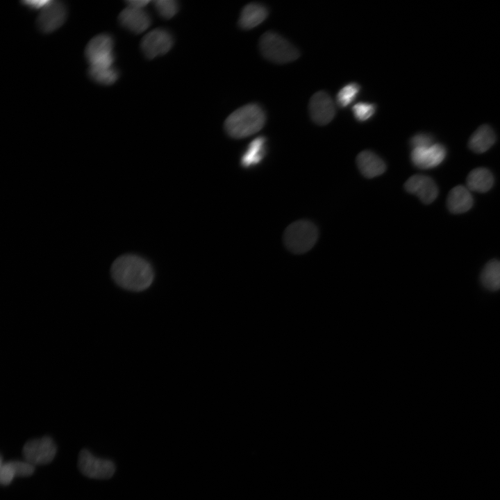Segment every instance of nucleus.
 <instances>
[{
	"mask_svg": "<svg viewBox=\"0 0 500 500\" xmlns=\"http://www.w3.org/2000/svg\"><path fill=\"white\" fill-rule=\"evenodd\" d=\"M153 6L159 15L165 19L172 18L178 10V3L174 0H156Z\"/></svg>",
	"mask_w": 500,
	"mask_h": 500,
	"instance_id": "obj_24",
	"label": "nucleus"
},
{
	"mask_svg": "<svg viewBox=\"0 0 500 500\" xmlns=\"http://www.w3.org/2000/svg\"><path fill=\"white\" fill-rule=\"evenodd\" d=\"M265 121L262 108L258 104L249 103L230 114L225 120L224 128L231 138H244L260 131Z\"/></svg>",
	"mask_w": 500,
	"mask_h": 500,
	"instance_id": "obj_2",
	"label": "nucleus"
},
{
	"mask_svg": "<svg viewBox=\"0 0 500 500\" xmlns=\"http://www.w3.org/2000/svg\"><path fill=\"white\" fill-rule=\"evenodd\" d=\"M308 110L311 119L320 126L330 123L335 115L334 102L324 91H318L311 97Z\"/></svg>",
	"mask_w": 500,
	"mask_h": 500,
	"instance_id": "obj_9",
	"label": "nucleus"
},
{
	"mask_svg": "<svg viewBox=\"0 0 500 500\" xmlns=\"http://www.w3.org/2000/svg\"><path fill=\"white\" fill-rule=\"evenodd\" d=\"M78 467L84 476L90 478L107 479L112 477L115 472L112 461L97 458L86 449L79 453Z\"/></svg>",
	"mask_w": 500,
	"mask_h": 500,
	"instance_id": "obj_7",
	"label": "nucleus"
},
{
	"mask_svg": "<svg viewBox=\"0 0 500 500\" xmlns=\"http://www.w3.org/2000/svg\"><path fill=\"white\" fill-rule=\"evenodd\" d=\"M473 206V197L469 190L463 185L453 188L447 198L448 210L453 214L468 211Z\"/></svg>",
	"mask_w": 500,
	"mask_h": 500,
	"instance_id": "obj_16",
	"label": "nucleus"
},
{
	"mask_svg": "<svg viewBox=\"0 0 500 500\" xmlns=\"http://www.w3.org/2000/svg\"><path fill=\"white\" fill-rule=\"evenodd\" d=\"M56 451V445L49 436L30 440L22 448L24 460L34 466L51 462Z\"/></svg>",
	"mask_w": 500,
	"mask_h": 500,
	"instance_id": "obj_6",
	"label": "nucleus"
},
{
	"mask_svg": "<svg viewBox=\"0 0 500 500\" xmlns=\"http://www.w3.org/2000/svg\"><path fill=\"white\" fill-rule=\"evenodd\" d=\"M112 38L106 33L92 38L86 46L85 55L90 67H110L115 61Z\"/></svg>",
	"mask_w": 500,
	"mask_h": 500,
	"instance_id": "obj_5",
	"label": "nucleus"
},
{
	"mask_svg": "<svg viewBox=\"0 0 500 500\" xmlns=\"http://www.w3.org/2000/svg\"><path fill=\"white\" fill-rule=\"evenodd\" d=\"M405 190L416 195L425 204L432 203L438 195V188L430 177L422 174L410 176L404 184Z\"/></svg>",
	"mask_w": 500,
	"mask_h": 500,
	"instance_id": "obj_12",
	"label": "nucleus"
},
{
	"mask_svg": "<svg viewBox=\"0 0 500 500\" xmlns=\"http://www.w3.org/2000/svg\"><path fill=\"white\" fill-rule=\"evenodd\" d=\"M446 155L445 147L441 144L434 143L428 147L412 149L410 159L416 167L427 169L440 165Z\"/></svg>",
	"mask_w": 500,
	"mask_h": 500,
	"instance_id": "obj_11",
	"label": "nucleus"
},
{
	"mask_svg": "<svg viewBox=\"0 0 500 500\" xmlns=\"http://www.w3.org/2000/svg\"><path fill=\"white\" fill-rule=\"evenodd\" d=\"M51 1L47 0H34V1H24L22 2L24 6L35 10H42L46 6L49 4Z\"/></svg>",
	"mask_w": 500,
	"mask_h": 500,
	"instance_id": "obj_27",
	"label": "nucleus"
},
{
	"mask_svg": "<svg viewBox=\"0 0 500 500\" xmlns=\"http://www.w3.org/2000/svg\"><path fill=\"white\" fill-rule=\"evenodd\" d=\"M111 276L115 283L123 289L140 292L151 285L154 273L150 263L142 257L124 254L113 262Z\"/></svg>",
	"mask_w": 500,
	"mask_h": 500,
	"instance_id": "obj_1",
	"label": "nucleus"
},
{
	"mask_svg": "<svg viewBox=\"0 0 500 500\" xmlns=\"http://www.w3.org/2000/svg\"><path fill=\"white\" fill-rule=\"evenodd\" d=\"M150 3L148 0H132L127 1L126 3L128 6H131L136 8L144 9V8Z\"/></svg>",
	"mask_w": 500,
	"mask_h": 500,
	"instance_id": "obj_28",
	"label": "nucleus"
},
{
	"mask_svg": "<svg viewBox=\"0 0 500 500\" xmlns=\"http://www.w3.org/2000/svg\"><path fill=\"white\" fill-rule=\"evenodd\" d=\"M356 163L361 174L368 178L380 176L386 169L383 160L369 150L360 152L356 158Z\"/></svg>",
	"mask_w": 500,
	"mask_h": 500,
	"instance_id": "obj_14",
	"label": "nucleus"
},
{
	"mask_svg": "<svg viewBox=\"0 0 500 500\" xmlns=\"http://www.w3.org/2000/svg\"><path fill=\"white\" fill-rule=\"evenodd\" d=\"M496 135L492 128L486 124L478 127L469 140V148L476 153L489 150L495 143Z\"/></svg>",
	"mask_w": 500,
	"mask_h": 500,
	"instance_id": "obj_18",
	"label": "nucleus"
},
{
	"mask_svg": "<svg viewBox=\"0 0 500 500\" xmlns=\"http://www.w3.org/2000/svg\"><path fill=\"white\" fill-rule=\"evenodd\" d=\"M376 110V105L368 102H359L352 107L355 119L360 122H366L372 117Z\"/></svg>",
	"mask_w": 500,
	"mask_h": 500,
	"instance_id": "obj_25",
	"label": "nucleus"
},
{
	"mask_svg": "<svg viewBox=\"0 0 500 500\" xmlns=\"http://www.w3.org/2000/svg\"><path fill=\"white\" fill-rule=\"evenodd\" d=\"M318 238L317 226L311 222L301 219L290 224L285 230L283 242L294 253H303L312 248Z\"/></svg>",
	"mask_w": 500,
	"mask_h": 500,
	"instance_id": "obj_4",
	"label": "nucleus"
},
{
	"mask_svg": "<svg viewBox=\"0 0 500 500\" xmlns=\"http://www.w3.org/2000/svg\"><path fill=\"white\" fill-rule=\"evenodd\" d=\"M483 286L490 291L500 290V260H491L484 266L480 276Z\"/></svg>",
	"mask_w": 500,
	"mask_h": 500,
	"instance_id": "obj_20",
	"label": "nucleus"
},
{
	"mask_svg": "<svg viewBox=\"0 0 500 500\" xmlns=\"http://www.w3.org/2000/svg\"><path fill=\"white\" fill-rule=\"evenodd\" d=\"M360 86L356 83H349L343 86L336 95V102L341 108L349 106L356 98Z\"/></svg>",
	"mask_w": 500,
	"mask_h": 500,
	"instance_id": "obj_23",
	"label": "nucleus"
},
{
	"mask_svg": "<svg viewBox=\"0 0 500 500\" xmlns=\"http://www.w3.org/2000/svg\"><path fill=\"white\" fill-rule=\"evenodd\" d=\"M267 15L268 11L265 6L258 3H250L242 10L238 24L242 29H251L260 24Z\"/></svg>",
	"mask_w": 500,
	"mask_h": 500,
	"instance_id": "obj_17",
	"label": "nucleus"
},
{
	"mask_svg": "<svg viewBox=\"0 0 500 500\" xmlns=\"http://www.w3.org/2000/svg\"><path fill=\"white\" fill-rule=\"evenodd\" d=\"M88 74L94 81L105 85L115 83L119 78V72L113 67H90Z\"/></svg>",
	"mask_w": 500,
	"mask_h": 500,
	"instance_id": "obj_22",
	"label": "nucleus"
},
{
	"mask_svg": "<svg viewBox=\"0 0 500 500\" xmlns=\"http://www.w3.org/2000/svg\"><path fill=\"white\" fill-rule=\"evenodd\" d=\"M433 138L427 133H417L410 139L412 149L428 147L434 144Z\"/></svg>",
	"mask_w": 500,
	"mask_h": 500,
	"instance_id": "obj_26",
	"label": "nucleus"
},
{
	"mask_svg": "<svg viewBox=\"0 0 500 500\" xmlns=\"http://www.w3.org/2000/svg\"><path fill=\"white\" fill-rule=\"evenodd\" d=\"M173 38L163 28H156L146 34L141 42V49L149 60L167 53L173 46Z\"/></svg>",
	"mask_w": 500,
	"mask_h": 500,
	"instance_id": "obj_8",
	"label": "nucleus"
},
{
	"mask_svg": "<svg viewBox=\"0 0 500 500\" xmlns=\"http://www.w3.org/2000/svg\"><path fill=\"white\" fill-rule=\"evenodd\" d=\"M259 49L265 58L278 64L294 61L300 55L292 44L273 31L265 32L260 37Z\"/></svg>",
	"mask_w": 500,
	"mask_h": 500,
	"instance_id": "obj_3",
	"label": "nucleus"
},
{
	"mask_svg": "<svg viewBox=\"0 0 500 500\" xmlns=\"http://www.w3.org/2000/svg\"><path fill=\"white\" fill-rule=\"evenodd\" d=\"M118 19L124 28L137 34L145 31L151 22L150 16L144 9L128 6L119 13Z\"/></svg>",
	"mask_w": 500,
	"mask_h": 500,
	"instance_id": "obj_13",
	"label": "nucleus"
},
{
	"mask_svg": "<svg viewBox=\"0 0 500 500\" xmlns=\"http://www.w3.org/2000/svg\"><path fill=\"white\" fill-rule=\"evenodd\" d=\"M466 182L469 190L484 193L493 186L494 176L488 169L477 167L469 173Z\"/></svg>",
	"mask_w": 500,
	"mask_h": 500,
	"instance_id": "obj_19",
	"label": "nucleus"
},
{
	"mask_svg": "<svg viewBox=\"0 0 500 500\" xmlns=\"http://www.w3.org/2000/svg\"><path fill=\"white\" fill-rule=\"evenodd\" d=\"M266 152V139L258 137L252 140L242 156V165L251 167L262 160Z\"/></svg>",
	"mask_w": 500,
	"mask_h": 500,
	"instance_id": "obj_21",
	"label": "nucleus"
},
{
	"mask_svg": "<svg viewBox=\"0 0 500 500\" xmlns=\"http://www.w3.org/2000/svg\"><path fill=\"white\" fill-rule=\"evenodd\" d=\"M34 471L35 466L25 460H12L3 462L2 456L1 458L0 482L3 485H9L16 476H31Z\"/></svg>",
	"mask_w": 500,
	"mask_h": 500,
	"instance_id": "obj_15",
	"label": "nucleus"
},
{
	"mask_svg": "<svg viewBox=\"0 0 500 500\" xmlns=\"http://www.w3.org/2000/svg\"><path fill=\"white\" fill-rule=\"evenodd\" d=\"M66 17L65 5L59 1H51L41 10L36 24L40 31L49 33L60 28L65 22Z\"/></svg>",
	"mask_w": 500,
	"mask_h": 500,
	"instance_id": "obj_10",
	"label": "nucleus"
}]
</instances>
